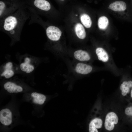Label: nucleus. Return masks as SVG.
<instances>
[{"label": "nucleus", "instance_id": "f03ea898", "mask_svg": "<svg viewBox=\"0 0 132 132\" xmlns=\"http://www.w3.org/2000/svg\"><path fill=\"white\" fill-rule=\"evenodd\" d=\"M23 7L13 2L0 1V19L14 12Z\"/></svg>", "mask_w": 132, "mask_h": 132}, {"label": "nucleus", "instance_id": "39448f33", "mask_svg": "<svg viewBox=\"0 0 132 132\" xmlns=\"http://www.w3.org/2000/svg\"><path fill=\"white\" fill-rule=\"evenodd\" d=\"M118 118L116 114L113 112H111L106 115L105 123V128L109 131L112 130L114 128V124H117Z\"/></svg>", "mask_w": 132, "mask_h": 132}, {"label": "nucleus", "instance_id": "2eb2a0df", "mask_svg": "<svg viewBox=\"0 0 132 132\" xmlns=\"http://www.w3.org/2000/svg\"><path fill=\"white\" fill-rule=\"evenodd\" d=\"M75 29L76 34L78 38L83 39L85 38L86 31L84 27L81 23H77L75 25Z\"/></svg>", "mask_w": 132, "mask_h": 132}, {"label": "nucleus", "instance_id": "a211bd4d", "mask_svg": "<svg viewBox=\"0 0 132 132\" xmlns=\"http://www.w3.org/2000/svg\"><path fill=\"white\" fill-rule=\"evenodd\" d=\"M109 23L108 18L106 16H102L99 17L98 20V26L100 29L105 30L108 27Z\"/></svg>", "mask_w": 132, "mask_h": 132}, {"label": "nucleus", "instance_id": "6ab92c4d", "mask_svg": "<svg viewBox=\"0 0 132 132\" xmlns=\"http://www.w3.org/2000/svg\"><path fill=\"white\" fill-rule=\"evenodd\" d=\"M14 74V72L11 69H5L1 76H4L6 78H8L13 76Z\"/></svg>", "mask_w": 132, "mask_h": 132}, {"label": "nucleus", "instance_id": "423d86ee", "mask_svg": "<svg viewBox=\"0 0 132 132\" xmlns=\"http://www.w3.org/2000/svg\"><path fill=\"white\" fill-rule=\"evenodd\" d=\"M12 113L8 109H2L0 112V121L5 125H10L12 121Z\"/></svg>", "mask_w": 132, "mask_h": 132}, {"label": "nucleus", "instance_id": "6e6552de", "mask_svg": "<svg viewBox=\"0 0 132 132\" xmlns=\"http://www.w3.org/2000/svg\"><path fill=\"white\" fill-rule=\"evenodd\" d=\"M4 87L5 90H7L10 93H18L21 92L23 90L21 87L10 82L6 83L4 85Z\"/></svg>", "mask_w": 132, "mask_h": 132}, {"label": "nucleus", "instance_id": "9b49d317", "mask_svg": "<svg viewBox=\"0 0 132 132\" xmlns=\"http://www.w3.org/2000/svg\"><path fill=\"white\" fill-rule=\"evenodd\" d=\"M74 56L77 59L81 61H88L90 59V56L86 52L82 50H77L75 52Z\"/></svg>", "mask_w": 132, "mask_h": 132}, {"label": "nucleus", "instance_id": "4be33fe9", "mask_svg": "<svg viewBox=\"0 0 132 132\" xmlns=\"http://www.w3.org/2000/svg\"><path fill=\"white\" fill-rule=\"evenodd\" d=\"M130 97L132 99V88L130 92Z\"/></svg>", "mask_w": 132, "mask_h": 132}, {"label": "nucleus", "instance_id": "20e7f679", "mask_svg": "<svg viewBox=\"0 0 132 132\" xmlns=\"http://www.w3.org/2000/svg\"><path fill=\"white\" fill-rule=\"evenodd\" d=\"M45 30L47 36L50 40L56 41L59 39L62 32L57 27L50 25L46 27Z\"/></svg>", "mask_w": 132, "mask_h": 132}, {"label": "nucleus", "instance_id": "f257e3e1", "mask_svg": "<svg viewBox=\"0 0 132 132\" xmlns=\"http://www.w3.org/2000/svg\"><path fill=\"white\" fill-rule=\"evenodd\" d=\"M30 16L27 7L21 8L13 13L0 19V30L8 34L12 39H17Z\"/></svg>", "mask_w": 132, "mask_h": 132}, {"label": "nucleus", "instance_id": "1a4fd4ad", "mask_svg": "<svg viewBox=\"0 0 132 132\" xmlns=\"http://www.w3.org/2000/svg\"><path fill=\"white\" fill-rule=\"evenodd\" d=\"M126 7L125 2L121 1H118L111 4L108 8L114 11H121L125 10Z\"/></svg>", "mask_w": 132, "mask_h": 132}, {"label": "nucleus", "instance_id": "aec40b11", "mask_svg": "<svg viewBox=\"0 0 132 132\" xmlns=\"http://www.w3.org/2000/svg\"><path fill=\"white\" fill-rule=\"evenodd\" d=\"M124 112L127 116L132 118V105L126 107L125 109Z\"/></svg>", "mask_w": 132, "mask_h": 132}, {"label": "nucleus", "instance_id": "4468645a", "mask_svg": "<svg viewBox=\"0 0 132 132\" xmlns=\"http://www.w3.org/2000/svg\"><path fill=\"white\" fill-rule=\"evenodd\" d=\"M96 52L99 60L105 62L107 61L109 59L108 55L105 50L101 47L97 48Z\"/></svg>", "mask_w": 132, "mask_h": 132}, {"label": "nucleus", "instance_id": "dca6fc26", "mask_svg": "<svg viewBox=\"0 0 132 132\" xmlns=\"http://www.w3.org/2000/svg\"><path fill=\"white\" fill-rule=\"evenodd\" d=\"M33 98V102L35 104L42 105L46 99L45 96L41 94L36 92H33L31 94Z\"/></svg>", "mask_w": 132, "mask_h": 132}, {"label": "nucleus", "instance_id": "5701e85b", "mask_svg": "<svg viewBox=\"0 0 132 132\" xmlns=\"http://www.w3.org/2000/svg\"><path fill=\"white\" fill-rule=\"evenodd\" d=\"M76 15L77 16L78 15L77 14H76Z\"/></svg>", "mask_w": 132, "mask_h": 132}, {"label": "nucleus", "instance_id": "b1692460", "mask_svg": "<svg viewBox=\"0 0 132 132\" xmlns=\"http://www.w3.org/2000/svg\"><path fill=\"white\" fill-rule=\"evenodd\" d=\"M61 0V1H64V0Z\"/></svg>", "mask_w": 132, "mask_h": 132}, {"label": "nucleus", "instance_id": "0eeeda50", "mask_svg": "<svg viewBox=\"0 0 132 132\" xmlns=\"http://www.w3.org/2000/svg\"><path fill=\"white\" fill-rule=\"evenodd\" d=\"M92 68L90 65L82 63H79L76 66L75 70L76 72L82 74H87L90 73Z\"/></svg>", "mask_w": 132, "mask_h": 132}, {"label": "nucleus", "instance_id": "f8f14e48", "mask_svg": "<svg viewBox=\"0 0 132 132\" xmlns=\"http://www.w3.org/2000/svg\"><path fill=\"white\" fill-rule=\"evenodd\" d=\"M120 89L121 91V94L123 96H126L131 91L132 88V81L129 80L124 81L121 84Z\"/></svg>", "mask_w": 132, "mask_h": 132}, {"label": "nucleus", "instance_id": "ddd939ff", "mask_svg": "<svg viewBox=\"0 0 132 132\" xmlns=\"http://www.w3.org/2000/svg\"><path fill=\"white\" fill-rule=\"evenodd\" d=\"M30 59L28 58H26L25 59L24 63H21L20 66L21 70L27 73H29L33 71L34 67L33 66L30 64Z\"/></svg>", "mask_w": 132, "mask_h": 132}, {"label": "nucleus", "instance_id": "9d476101", "mask_svg": "<svg viewBox=\"0 0 132 132\" xmlns=\"http://www.w3.org/2000/svg\"><path fill=\"white\" fill-rule=\"evenodd\" d=\"M102 123V120L101 119L95 118L93 119L91 121L89 125V132H98L97 129L101 127Z\"/></svg>", "mask_w": 132, "mask_h": 132}, {"label": "nucleus", "instance_id": "412c9836", "mask_svg": "<svg viewBox=\"0 0 132 132\" xmlns=\"http://www.w3.org/2000/svg\"><path fill=\"white\" fill-rule=\"evenodd\" d=\"M13 66L12 63L8 62L6 63L5 66V69H11Z\"/></svg>", "mask_w": 132, "mask_h": 132}, {"label": "nucleus", "instance_id": "f3484780", "mask_svg": "<svg viewBox=\"0 0 132 132\" xmlns=\"http://www.w3.org/2000/svg\"><path fill=\"white\" fill-rule=\"evenodd\" d=\"M81 21L84 26L87 28H90L92 25V22L89 16L86 14H83L80 16Z\"/></svg>", "mask_w": 132, "mask_h": 132}, {"label": "nucleus", "instance_id": "7ed1b4c3", "mask_svg": "<svg viewBox=\"0 0 132 132\" xmlns=\"http://www.w3.org/2000/svg\"><path fill=\"white\" fill-rule=\"evenodd\" d=\"M33 5V7H30L38 14L48 11L51 9L50 3L46 0H34Z\"/></svg>", "mask_w": 132, "mask_h": 132}]
</instances>
